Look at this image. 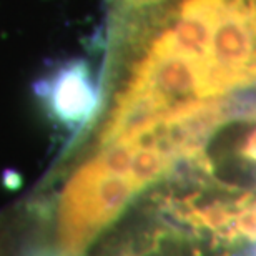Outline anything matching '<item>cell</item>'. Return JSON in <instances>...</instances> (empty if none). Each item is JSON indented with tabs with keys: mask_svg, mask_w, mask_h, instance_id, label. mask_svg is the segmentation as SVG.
Instances as JSON below:
<instances>
[{
	"mask_svg": "<svg viewBox=\"0 0 256 256\" xmlns=\"http://www.w3.org/2000/svg\"><path fill=\"white\" fill-rule=\"evenodd\" d=\"M37 95L50 120L72 135L84 130L100 106V90L84 60L54 68L37 84Z\"/></svg>",
	"mask_w": 256,
	"mask_h": 256,
	"instance_id": "1",
	"label": "cell"
},
{
	"mask_svg": "<svg viewBox=\"0 0 256 256\" xmlns=\"http://www.w3.org/2000/svg\"><path fill=\"white\" fill-rule=\"evenodd\" d=\"M242 230L256 238V210H252L242 216Z\"/></svg>",
	"mask_w": 256,
	"mask_h": 256,
	"instance_id": "2",
	"label": "cell"
},
{
	"mask_svg": "<svg viewBox=\"0 0 256 256\" xmlns=\"http://www.w3.org/2000/svg\"><path fill=\"white\" fill-rule=\"evenodd\" d=\"M244 153L256 162V132L250 136V140L246 143V148H244Z\"/></svg>",
	"mask_w": 256,
	"mask_h": 256,
	"instance_id": "3",
	"label": "cell"
},
{
	"mask_svg": "<svg viewBox=\"0 0 256 256\" xmlns=\"http://www.w3.org/2000/svg\"><path fill=\"white\" fill-rule=\"evenodd\" d=\"M0 256H5V254H4V250H2V246H0Z\"/></svg>",
	"mask_w": 256,
	"mask_h": 256,
	"instance_id": "4",
	"label": "cell"
}]
</instances>
